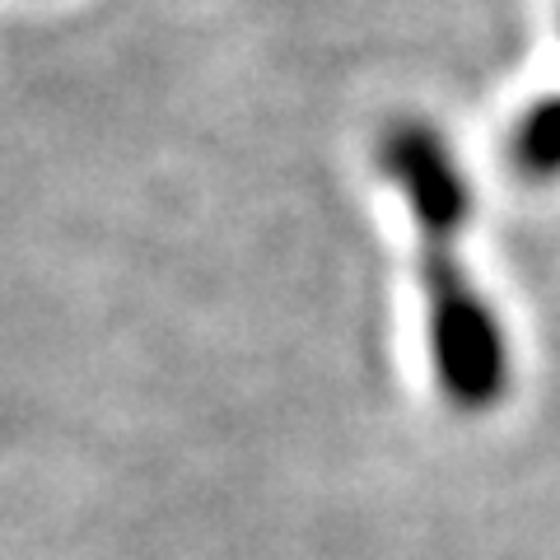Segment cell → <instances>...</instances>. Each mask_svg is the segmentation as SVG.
Returning <instances> with one entry per match:
<instances>
[{
  "mask_svg": "<svg viewBox=\"0 0 560 560\" xmlns=\"http://www.w3.org/2000/svg\"><path fill=\"white\" fill-rule=\"evenodd\" d=\"M510 168L528 183L560 178V94L537 98L510 131Z\"/></svg>",
  "mask_w": 560,
  "mask_h": 560,
  "instance_id": "cell-2",
  "label": "cell"
},
{
  "mask_svg": "<svg viewBox=\"0 0 560 560\" xmlns=\"http://www.w3.org/2000/svg\"><path fill=\"white\" fill-rule=\"evenodd\" d=\"M378 168L401 191L420 234V290H425V346L434 383L448 407L481 416L510 393L514 355L500 313L463 271V230L471 215L463 164L430 121H393L378 140Z\"/></svg>",
  "mask_w": 560,
  "mask_h": 560,
  "instance_id": "cell-1",
  "label": "cell"
}]
</instances>
